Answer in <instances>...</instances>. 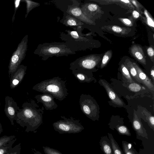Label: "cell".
<instances>
[{"mask_svg":"<svg viewBox=\"0 0 154 154\" xmlns=\"http://www.w3.org/2000/svg\"><path fill=\"white\" fill-rule=\"evenodd\" d=\"M112 29L113 31L117 33H120L122 31V29L121 27L116 26H112Z\"/></svg>","mask_w":154,"mask_h":154,"instance_id":"obj_34","label":"cell"},{"mask_svg":"<svg viewBox=\"0 0 154 154\" xmlns=\"http://www.w3.org/2000/svg\"><path fill=\"white\" fill-rule=\"evenodd\" d=\"M123 21L127 25H130L131 23V21L128 19H123Z\"/></svg>","mask_w":154,"mask_h":154,"instance_id":"obj_38","label":"cell"},{"mask_svg":"<svg viewBox=\"0 0 154 154\" xmlns=\"http://www.w3.org/2000/svg\"><path fill=\"white\" fill-rule=\"evenodd\" d=\"M16 138L15 135H4L0 137V148Z\"/></svg>","mask_w":154,"mask_h":154,"instance_id":"obj_27","label":"cell"},{"mask_svg":"<svg viewBox=\"0 0 154 154\" xmlns=\"http://www.w3.org/2000/svg\"><path fill=\"white\" fill-rule=\"evenodd\" d=\"M99 83L105 88L109 98L113 103L119 106H123L124 105L123 101L105 80L101 79L99 80Z\"/></svg>","mask_w":154,"mask_h":154,"instance_id":"obj_12","label":"cell"},{"mask_svg":"<svg viewBox=\"0 0 154 154\" xmlns=\"http://www.w3.org/2000/svg\"><path fill=\"white\" fill-rule=\"evenodd\" d=\"M61 22L67 26L77 30L81 29L83 23L78 19L69 15L66 13L65 16L61 21Z\"/></svg>","mask_w":154,"mask_h":154,"instance_id":"obj_14","label":"cell"},{"mask_svg":"<svg viewBox=\"0 0 154 154\" xmlns=\"http://www.w3.org/2000/svg\"><path fill=\"white\" fill-rule=\"evenodd\" d=\"M132 55L138 61L143 64H146L145 57L142 48L140 46L134 45L130 49Z\"/></svg>","mask_w":154,"mask_h":154,"instance_id":"obj_17","label":"cell"},{"mask_svg":"<svg viewBox=\"0 0 154 154\" xmlns=\"http://www.w3.org/2000/svg\"><path fill=\"white\" fill-rule=\"evenodd\" d=\"M72 4L68 5L66 13L78 19L82 22L89 24L93 23V21L83 13L79 6L78 1L72 0Z\"/></svg>","mask_w":154,"mask_h":154,"instance_id":"obj_8","label":"cell"},{"mask_svg":"<svg viewBox=\"0 0 154 154\" xmlns=\"http://www.w3.org/2000/svg\"><path fill=\"white\" fill-rule=\"evenodd\" d=\"M34 54L42 57V60L45 61L53 56H68L75 54L76 52L65 42H54L39 45Z\"/></svg>","mask_w":154,"mask_h":154,"instance_id":"obj_3","label":"cell"},{"mask_svg":"<svg viewBox=\"0 0 154 154\" xmlns=\"http://www.w3.org/2000/svg\"><path fill=\"white\" fill-rule=\"evenodd\" d=\"M122 145L124 154H137V152L131 143L122 141Z\"/></svg>","mask_w":154,"mask_h":154,"instance_id":"obj_21","label":"cell"},{"mask_svg":"<svg viewBox=\"0 0 154 154\" xmlns=\"http://www.w3.org/2000/svg\"><path fill=\"white\" fill-rule=\"evenodd\" d=\"M28 35H25L20 42L10 58L8 66V74L15 71L25 58L27 49Z\"/></svg>","mask_w":154,"mask_h":154,"instance_id":"obj_5","label":"cell"},{"mask_svg":"<svg viewBox=\"0 0 154 154\" xmlns=\"http://www.w3.org/2000/svg\"><path fill=\"white\" fill-rule=\"evenodd\" d=\"M112 55V52L111 50L108 51L105 53L102 60L100 66L101 69H102L106 66L110 59Z\"/></svg>","mask_w":154,"mask_h":154,"instance_id":"obj_26","label":"cell"},{"mask_svg":"<svg viewBox=\"0 0 154 154\" xmlns=\"http://www.w3.org/2000/svg\"><path fill=\"white\" fill-rule=\"evenodd\" d=\"M17 139L15 138L7 144L0 148V154H6L8 151L13 147L12 146Z\"/></svg>","mask_w":154,"mask_h":154,"instance_id":"obj_25","label":"cell"},{"mask_svg":"<svg viewBox=\"0 0 154 154\" xmlns=\"http://www.w3.org/2000/svg\"><path fill=\"white\" fill-rule=\"evenodd\" d=\"M124 63L130 74H131V76L138 82L142 83L138 77L137 71L133 65L132 62L129 59H127L125 60Z\"/></svg>","mask_w":154,"mask_h":154,"instance_id":"obj_19","label":"cell"},{"mask_svg":"<svg viewBox=\"0 0 154 154\" xmlns=\"http://www.w3.org/2000/svg\"><path fill=\"white\" fill-rule=\"evenodd\" d=\"M21 0H16L14 1V13L13 14V17L12 18V22L13 23L15 19V16L16 12V11L18 8L20 6V2H21Z\"/></svg>","mask_w":154,"mask_h":154,"instance_id":"obj_33","label":"cell"},{"mask_svg":"<svg viewBox=\"0 0 154 154\" xmlns=\"http://www.w3.org/2000/svg\"><path fill=\"white\" fill-rule=\"evenodd\" d=\"M134 114L132 126L136 132L137 136H141L148 139V134L146 130L143 127L140 120L138 118L134 111Z\"/></svg>","mask_w":154,"mask_h":154,"instance_id":"obj_13","label":"cell"},{"mask_svg":"<svg viewBox=\"0 0 154 154\" xmlns=\"http://www.w3.org/2000/svg\"><path fill=\"white\" fill-rule=\"evenodd\" d=\"M79 103L81 111L87 117L93 121L97 119V106L92 97L82 94L80 96Z\"/></svg>","mask_w":154,"mask_h":154,"instance_id":"obj_7","label":"cell"},{"mask_svg":"<svg viewBox=\"0 0 154 154\" xmlns=\"http://www.w3.org/2000/svg\"><path fill=\"white\" fill-rule=\"evenodd\" d=\"M144 14L147 18V21L148 24L150 26L154 27V22L153 20L147 11L145 10Z\"/></svg>","mask_w":154,"mask_h":154,"instance_id":"obj_31","label":"cell"},{"mask_svg":"<svg viewBox=\"0 0 154 154\" xmlns=\"http://www.w3.org/2000/svg\"><path fill=\"white\" fill-rule=\"evenodd\" d=\"M132 63L135 68L138 77L142 84L150 90L154 91V85L150 79L136 63L134 62H132Z\"/></svg>","mask_w":154,"mask_h":154,"instance_id":"obj_16","label":"cell"},{"mask_svg":"<svg viewBox=\"0 0 154 154\" xmlns=\"http://www.w3.org/2000/svg\"><path fill=\"white\" fill-rule=\"evenodd\" d=\"M141 87L139 84L136 83H131L128 86V88L131 91L137 92L141 90L145 89V88Z\"/></svg>","mask_w":154,"mask_h":154,"instance_id":"obj_28","label":"cell"},{"mask_svg":"<svg viewBox=\"0 0 154 154\" xmlns=\"http://www.w3.org/2000/svg\"><path fill=\"white\" fill-rule=\"evenodd\" d=\"M120 70L122 75L130 83H134V81L132 79L127 68L124 64H122L121 66Z\"/></svg>","mask_w":154,"mask_h":154,"instance_id":"obj_24","label":"cell"},{"mask_svg":"<svg viewBox=\"0 0 154 154\" xmlns=\"http://www.w3.org/2000/svg\"><path fill=\"white\" fill-rule=\"evenodd\" d=\"M147 122L149 126L154 131V117L152 115L149 116L146 119Z\"/></svg>","mask_w":154,"mask_h":154,"instance_id":"obj_32","label":"cell"},{"mask_svg":"<svg viewBox=\"0 0 154 154\" xmlns=\"http://www.w3.org/2000/svg\"><path fill=\"white\" fill-rule=\"evenodd\" d=\"M32 89L50 94L60 101L64 100L68 94L66 81L59 76L42 81L33 86Z\"/></svg>","mask_w":154,"mask_h":154,"instance_id":"obj_2","label":"cell"},{"mask_svg":"<svg viewBox=\"0 0 154 154\" xmlns=\"http://www.w3.org/2000/svg\"><path fill=\"white\" fill-rule=\"evenodd\" d=\"M71 70L72 73L80 83H89L93 80L89 71L78 69Z\"/></svg>","mask_w":154,"mask_h":154,"instance_id":"obj_15","label":"cell"},{"mask_svg":"<svg viewBox=\"0 0 154 154\" xmlns=\"http://www.w3.org/2000/svg\"><path fill=\"white\" fill-rule=\"evenodd\" d=\"M27 67L26 66L20 65L11 74L10 79V86L11 89L15 88L21 83L26 74Z\"/></svg>","mask_w":154,"mask_h":154,"instance_id":"obj_10","label":"cell"},{"mask_svg":"<svg viewBox=\"0 0 154 154\" xmlns=\"http://www.w3.org/2000/svg\"><path fill=\"white\" fill-rule=\"evenodd\" d=\"M4 112L6 116L10 121L11 125H14V120L16 117L17 113L20 109L17 103L12 97L6 96L5 97Z\"/></svg>","mask_w":154,"mask_h":154,"instance_id":"obj_9","label":"cell"},{"mask_svg":"<svg viewBox=\"0 0 154 154\" xmlns=\"http://www.w3.org/2000/svg\"><path fill=\"white\" fill-rule=\"evenodd\" d=\"M32 151L33 152L34 154H43L40 152L36 150L34 148H32Z\"/></svg>","mask_w":154,"mask_h":154,"instance_id":"obj_39","label":"cell"},{"mask_svg":"<svg viewBox=\"0 0 154 154\" xmlns=\"http://www.w3.org/2000/svg\"><path fill=\"white\" fill-rule=\"evenodd\" d=\"M0 106H1V103H0Z\"/></svg>","mask_w":154,"mask_h":154,"instance_id":"obj_41","label":"cell"},{"mask_svg":"<svg viewBox=\"0 0 154 154\" xmlns=\"http://www.w3.org/2000/svg\"><path fill=\"white\" fill-rule=\"evenodd\" d=\"M22 107L17 113L15 120L21 127H26V132L35 133L43 122L44 108H39L33 100L24 103Z\"/></svg>","mask_w":154,"mask_h":154,"instance_id":"obj_1","label":"cell"},{"mask_svg":"<svg viewBox=\"0 0 154 154\" xmlns=\"http://www.w3.org/2000/svg\"><path fill=\"white\" fill-rule=\"evenodd\" d=\"M21 150V143H20L10 149L6 154H20Z\"/></svg>","mask_w":154,"mask_h":154,"instance_id":"obj_29","label":"cell"},{"mask_svg":"<svg viewBox=\"0 0 154 154\" xmlns=\"http://www.w3.org/2000/svg\"><path fill=\"white\" fill-rule=\"evenodd\" d=\"M35 98L36 99L37 103H42L46 110H52L56 109L58 105L55 102L54 98L51 94L43 93L35 95Z\"/></svg>","mask_w":154,"mask_h":154,"instance_id":"obj_11","label":"cell"},{"mask_svg":"<svg viewBox=\"0 0 154 154\" xmlns=\"http://www.w3.org/2000/svg\"><path fill=\"white\" fill-rule=\"evenodd\" d=\"M133 16L136 18H138L139 16V13L136 11H134L132 12Z\"/></svg>","mask_w":154,"mask_h":154,"instance_id":"obj_36","label":"cell"},{"mask_svg":"<svg viewBox=\"0 0 154 154\" xmlns=\"http://www.w3.org/2000/svg\"><path fill=\"white\" fill-rule=\"evenodd\" d=\"M3 131V129L2 127V124L0 122V135L1 133Z\"/></svg>","mask_w":154,"mask_h":154,"instance_id":"obj_40","label":"cell"},{"mask_svg":"<svg viewBox=\"0 0 154 154\" xmlns=\"http://www.w3.org/2000/svg\"><path fill=\"white\" fill-rule=\"evenodd\" d=\"M150 75L153 82L154 81V70L153 66L151 69L150 70Z\"/></svg>","mask_w":154,"mask_h":154,"instance_id":"obj_37","label":"cell"},{"mask_svg":"<svg viewBox=\"0 0 154 154\" xmlns=\"http://www.w3.org/2000/svg\"><path fill=\"white\" fill-rule=\"evenodd\" d=\"M120 135L130 136L131 135L130 131L125 126L123 125H119L116 126L115 128Z\"/></svg>","mask_w":154,"mask_h":154,"instance_id":"obj_23","label":"cell"},{"mask_svg":"<svg viewBox=\"0 0 154 154\" xmlns=\"http://www.w3.org/2000/svg\"><path fill=\"white\" fill-rule=\"evenodd\" d=\"M99 144L101 149L104 154H114L110 141L107 136H102Z\"/></svg>","mask_w":154,"mask_h":154,"instance_id":"obj_18","label":"cell"},{"mask_svg":"<svg viewBox=\"0 0 154 154\" xmlns=\"http://www.w3.org/2000/svg\"><path fill=\"white\" fill-rule=\"evenodd\" d=\"M100 60V57L94 55H90L77 59L70 64L69 69L89 71L97 66Z\"/></svg>","mask_w":154,"mask_h":154,"instance_id":"obj_6","label":"cell"},{"mask_svg":"<svg viewBox=\"0 0 154 154\" xmlns=\"http://www.w3.org/2000/svg\"><path fill=\"white\" fill-rule=\"evenodd\" d=\"M21 2H24L26 4V11L25 18L27 17L29 13L32 10L40 5L39 3L31 0H22Z\"/></svg>","mask_w":154,"mask_h":154,"instance_id":"obj_22","label":"cell"},{"mask_svg":"<svg viewBox=\"0 0 154 154\" xmlns=\"http://www.w3.org/2000/svg\"><path fill=\"white\" fill-rule=\"evenodd\" d=\"M147 54L150 57H153L154 55V51L152 48L149 47L147 50Z\"/></svg>","mask_w":154,"mask_h":154,"instance_id":"obj_35","label":"cell"},{"mask_svg":"<svg viewBox=\"0 0 154 154\" xmlns=\"http://www.w3.org/2000/svg\"><path fill=\"white\" fill-rule=\"evenodd\" d=\"M61 119L53 124L54 129L60 134H75L81 132L84 128L79 120L75 119L72 117L67 118L61 116Z\"/></svg>","mask_w":154,"mask_h":154,"instance_id":"obj_4","label":"cell"},{"mask_svg":"<svg viewBox=\"0 0 154 154\" xmlns=\"http://www.w3.org/2000/svg\"><path fill=\"white\" fill-rule=\"evenodd\" d=\"M114 154H124L111 133H107Z\"/></svg>","mask_w":154,"mask_h":154,"instance_id":"obj_20","label":"cell"},{"mask_svg":"<svg viewBox=\"0 0 154 154\" xmlns=\"http://www.w3.org/2000/svg\"><path fill=\"white\" fill-rule=\"evenodd\" d=\"M42 148L45 154H63L58 150L49 147L43 146Z\"/></svg>","mask_w":154,"mask_h":154,"instance_id":"obj_30","label":"cell"}]
</instances>
